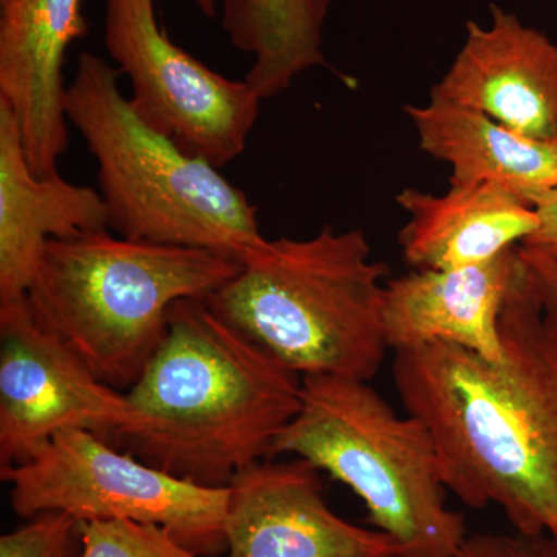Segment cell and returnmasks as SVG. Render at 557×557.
Wrapping results in <instances>:
<instances>
[{"mask_svg":"<svg viewBox=\"0 0 557 557\" xmlns=\"http://www.w3.org/2000/svg\"><path fill=\"white\" fill-rule=\"evenodd\" d=\"M500 333L498 362L446 343L395 351V387L431 432L461 504L496 505L518 533L557 537V333L527 267Z\"/></svg>","mask_w":557,"mask_h":557,"instance_id":"1","label":"cell"},{"mask_svg":"<svg viewBox=\"0 0 557 557\" xmlns=\"http://www.w3.org/2000/svg\"><path fill=\"white\" fill-rule=\"evenodd\" d=\"M302 376L226 324L201 299H183L145 372L126 392L134 423L112 445L207 487H228L271 460L299 409Z\"/></svg>","mask_w":557,"mask_h":557,"instance_id":"2","label":"cell"},{"mask_svg":"<svg viewBox=\"0 0 557 557\" xmlns=\"http://www.w3.org/2000/svg\"><path fill=\"white\" fill-rule=\"evenodd\" d=\"M387 274L364 231L325 225L309 239H265L205 302L302 379L370 381L388 350Z\"/></svg>","mask_w":557,"mask_h":557,"instance_id":"3","label":"cell"},{"mask_svg":"<svg viewBox=\"0 0 557 557\" xmlns=\"http://www.w3.org/2000/svg\"><path fill=\"white\" fill-rule=\"evenodd\" d=\"M120 70L83 51L65 115L98 163L109 228L127 239L208 249L239 260L265 242L258 208L220 168L150 126Z\"/></svg>","mask_w":557,"mask_h":557,"instance_id":"4","label":"cell"},{"mask_svg":"<svg viewBox=\"0 0 557 557\" xmlns=\"http://www.w3.org/2000/svg\"><path fill=\"white\" fill-rule=\"evenodd\" d=\"M240 270L208 249L112 236L108 230L47 244L28 289L36 322L116 391H129L159 350L172 306L207 300Z\"/></svg>","mask_w":557,"mask_h":557,"instance_id":"5","label":"cell"},{"mask_svg":"<svg viewBox=\"0 0 557 557\" xmlns=\"http://www.w3.org/2000/svg\"><path fill=\"white\" fill-rule=\"evenodd\" d=\"M278 456L302 458L350 487L401 557H456L467 541L426 424L398 416L369 381L304 376L298 412L271 449V460Z\"/></svg>","mask_w":557,"mask_h":557,"instance_id":"6","label":"cell"},{"mask_svg":"<svg viewBox=\"0 0 557 557\" xmlns=\"http://www.w3.org/2000/svg\"><path fill=\"white\" fill-rule=\"evenodd\" d=\"M22 519L64 512L78 519L152 523L201 557L226 553L228 487L174 478L108 440L70 429L21 463L0 468Z\"/></svg>","mask_w":557,"mask_h":557,"instance_id":"7","label":"cell"},{"mask_svg":"<svg viewBox=\"0 0 557 557\" xmlns=\"http://www.w3.org/2000/svg\"><path fill=\"white\" fill-rule=\"evenodd\" d=\"M104 46L150 126L218 168L245 152L262 100L247 81L177 46L157 20L156 0H104Z\"/></svg>","mask_w":557,"mask_h":557,"instance_id":"8","label":"cell"},{"mask_svg":"<svg viewBox=\"0 0 557 557\" xmlns=\"http://www.w3.org/2000/svg\"><path fill=\"white\" fill-rule=\"evenodd\" d=\"M132 423L126 394L40 327L27 298L0 306V468L27 460L62 431L112 442Z\"/></svg>","mask_w":557,"mask_h":557,"instance_id":"9","label":"cell"},{"mask_svg":"<svg viewBox=\"0 0 557 557\" xmlns=\"http://www.w3.org/2000/svg\"><path fill=\"white\" fill-rule=\"evenodd\" d=\"M226 557H401L380 530L329 507L319 469L302 458L252 465L228 486Z\"/></svg>","mask_w":557,"mask_h":557,"instance_id":"10","label":"cell"},{"mask_svg":"<svg viewBox=\"0 0 557 557\" xmlns=\"http://www.w3.org/2000/svg\"><path fill=\"white\" fill-rule=\"evenodd\" d=\"M467 38L431 98L490 116L523 137L557 145V46L502 7Z\"/></svg>","mask_w":557,"mask_h":557,"instance_id":"11","label":"cell"},{"mask_svg":"<svg viewBox=\"0 0 557 557\" xmlns=\"http://www.w3.org/2000/svg\"><path fill=\"white\" fill-rule=\"evenodd\" d=\"M84 0H0V101L20 126L36 175L60 172L69 149L65 57L87 35Z\"/></svg>","mask_w":557,"mask_h":557,"instance_id":"12","label":"cell"},{"mask_svg":"<svg viewBox=\"0 0 557 557\" xmlns=\"http://www.w3.org/2000/svg\"><path fill=\"white\" fill-rule=\"evenodd\" d=\"M523 276L518 245L480 265L416 270L387 282L383 314L388 350L446 343L502 361V311Z\"/></svg>","mask_w":557,"mask_h":557,"instance_id":"13","label":"cell"},{"mask_svg":"<svg viewBox=\"0 0 557 557\" xmlns=\"http://www.w3.org/2000/svg\"><path fill=\"white\" fill-rule=\"evenodd\" d=\"M108 228L100 190L33 172L17 121L0 101V306L27 298L50 240Z\"/></svg>","mask_w":557,"mask_h":557,"instance_id":"14","label":"cell"},{"mask_svg":"<svg viewBox=\"0 0 557 557\" xmlns=\"http://www.w3.org/2000/svg\"><path fill=\"white\" fill-rule=\"evenodd\" d=\"M408 214L399 231L403 258L416 270L480 265L518 247L539 226L536 209L493 185H450L448 193L401 190Z\"/></svg>","mask_w":557,"mask_h":557,"instance_id":"15","label":"cell"},{"mask_svg":"<svg viewBox=\"0 0 557 557\" xmlns=\"http://www.w3.org/2000/svg\"><path fill=\"white\" fill-rule=\"evenodd\" d=\"M405 112L420 149L450 168V185H493L530 205L557 188V145L437 98Z\"/></svg>","mask_w":557,"mask_h":557,"instance_id":"16","label":"cell"},{"mask_svg":"<svg viewBox=\"0 0 557 557\" xmlns=\"http://www.w3.org/2000/svg\"><path fill=\"white\" fill-rule=\"evenodd\" d=\"M209 20L218 0H194ZM335 0H223L231 46L251 57L245 81L260 100L284 94L302 73L325 65L324 25Z\"/></svg>","mask_w":557,"mask_h":557,"instance_id":"17","label":"cell"},{"mask_svg":"<svg viewBox=\"0 0 557 557\" xmlns=\"http://www.w3.org/2000/svg\"><path fill=\"white\" fill-rule=\"evenodd\" d=\"M81 557H201L185 547L170 531L134 520L81 522Z\"/></svg>","mask_w":557,"mask_h":557,"instance_id":"18","label":"cell"},{"mask_svg":"<svg viewBox=\"0 0 557 557\" xmlns=\"http://www.w3.org/2000/svg\"><path fill=\"white\" fill-rule=\"evenodd\" d=\"M83 528L64 512H40L0 537V557H81Z\"/></svg>","mask_w":557,"mask_h":557,"instance_id":"19","label":"cell"},{"mask_svg":"<svg viewBox=\"0 0 557 557\" xmlns=\"http://www.w3.org/2000/svg\"><path fill=\"white\" fill-rule=\"evenodd\" d=\"M456 557H557L552 534L483 533L468 536Z\"/></svg>","mask_w":557,"mask_h":557,"instance_id":"20","label":"cell"},{"mask_svg":"<svg viewBox=\"0 0 557 557\" xmlns=\"http://www.w3.org/2000/svg\"><path fill=\"white\" fill-rule=\"evenodd\" d=\"M519 249L530 276L531 288L541 302L549 327L557 333V258L520 245Z\"/></svg>","mask_w":557,"mask_h":557,"instance_id":"21","label":"cell"},{"mask_svg":"<svg viewBox=\"0 0 557 557\" xmlns=\"http://www.w3.org/2000/svg\"><path fill=\"white\" fill-rule=\"evenodd\" d=\"M533 207L536 209L539 226L520 247L557 258V188L534 200Z\"/></svg>","mask_w":557,"mask_h":557,"instance_id":"22","label":"cell"}]
</instances>
